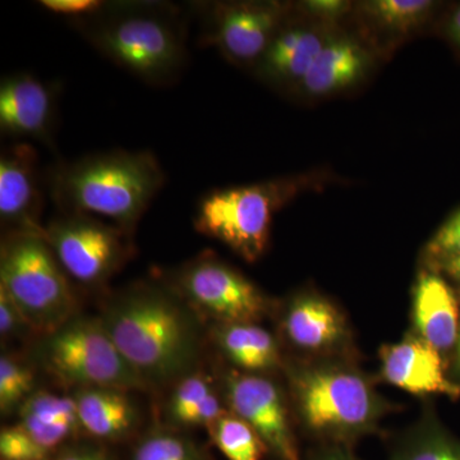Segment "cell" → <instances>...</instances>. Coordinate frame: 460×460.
I'll return each mask as SVG.
<instances>
[{"mask_svg": "<svg viewBox=\"0 0 460 460\" xmlns=\"http://www.w3.org/2000/svg\"><path fill=\"white\" fill-rule=\"evenodd\" d=\"M100 319L148 389H168L199 368L202 321L160 278L136 281L105 296Z\"/></svg>", "mask_w": 460, "mask_h": 460, "instance_id": "obj_1", "label": "cell"}, {"mask_svg": "<svg viewBox=\"0 0 460 460\" xmlns=\"http://www.w3.org/2000/svg\"><path fill=\"white\" fill-rule=\"evenodd\" d=\"M357 359L287 358L283 377L296 431L314 445L353 447L362 438L386 435L381 423L402 410L377 390L376 375Z\"/></svg>", "mask_w": 460, "mask_h": 460, "instance_id": "obj_2", "label": "cell"}, {"mask_svg": "<svg viewBox=\"0 0 460 460\" xmlns=\"http://www.w3.org/2000/svg\"><path fill=\"white\" fill-rule=\"evenodd\" d=\"M45 181L59 213L91 215L133 234L165 172L151 151L111 150L57 163Z\"/></svg>", "mask_w": 460, "mask_h": 460, "instance_id": "obj_3", "label": "cell"}, {"mask_svg": "<svg viewBox=\"0 0 460 460\" xmlns=\"http://www.w3.org/2000/svg\"><path fill=\"white\" fill-rule=\"evenodd\" d=\"M69 23L102 57L151 86L174 84L189 62L186 22L171 3L107 2Z\"/></svg>", "mask_w": 460, "mask_h": 460, "instance_id": "obj_4", "label": "cell"}, {"mask_svg": "<svg viewBox=\"0 0 460 460\" xmlns=\"http://www.w3.org/2000/svg\"><path fill=\"white\" fill-rule=\"evenodd\" d=\"M332 180L334 175L310 172L214 190L199 199L193 224L243 261L255 263L270 243L275 214L298 196L325 189Z\"/></svg>", "mask_w": 460, "mask_h": 460, "instance_id": "obj_5", "label": "cell"}, {"mask_svg": "<svg viewBox=\"0 0 460 460\" xmlns=\"http://www.w3.org/2000/svg\"><path fill=\"white\" fill-rule=\"evenodd\" d=\"M29 356L39 370L74 390L113 387L150 392L124 359L100 316L75 314L56 332L36 339Z\"/></svg>", "mask_w": 460, "mask_h": 460, "instance_id": "obj_6", "label": "cell"}, {"mask_svg": "<svg viewBox=\"0 0 460 460\" xmlns=\"http://www.w3.org/2000/svg\"><path fill=\"white\" fill-rule=\"evenodd\" d=\"M0 289L22 311L39 338L56 332L78 313L75 283L44 234H3Z\"/></svg>", "mask_w": 460, "mask_h": 460, "instance_id": "obj_7", "label": "cell"}, {"mask_svg": "<svg viewBox=\"0 0 460 460\" xmlns=\"http://www.w3.org/2000/svg\"><path fill=\"white\" fill-rule=\"evenodd\" d=\"M202 323H261L271 317L277 299L243 272L205 251L183 265L157 275Z\"/></svg>", "mask_w": 460, "mask_h": 460, "instance_id": "obj_8", "label": "cell"}, {"mask_svg": "<svg viewBox=\"0 0 460 460\" xmlns=\"http://www.w3.org/2000/svg\"><path fill=\"white\" fill-rule=\"evenodd\" d=\"M275 335L287 358L357 359L362 356L347 314L325 293L304 287L275 302Z\"/></svg>", "mask_w": 460, "mask_h": 460, "instance_id": "obj_9", "label": "cell"}, {"mask_svg": "<svg viewBox=\"0 0 460 460\" xmlns=\"http://www.w3.org/2000/svg\"><path fill=\"white\" fill-rule=\"evenodd\" d=\"M44 238L69 279L86 289L107 286L135 252L132 234L91 215L59 213Z\"/></svg>", "mask_w": 460, "mask_h": 460, "instance_id": "obj_10", "label": "cell"}, {"mask_svg": "<svg viewBox=\"0 0 460 460\" xmlns=\"http://www.w3.org/2000/svg\"><path fill=\"white\" fill-rule=\"evenodd\" d=\"M196 8L202 20L201 44L251 71L293 14V3L275 0L199 3Z\"/></svg>", "mask_w": 460, "mask_h": 460, "instance_id": "obj_11", "label": "cell"}, {"mask_svg": "<svg viewBox=\"0 0 460 460\" xmlns=\"http://www.w3.org/2000/svg\"><path fill=\"white\" fill-rule=\"evenodd\" d=\"M219 380L229 411L255 429L272 459L304 460L283 377L226 367Z\"/></svg>", "mask_w": 460, "mask_h": 460, "instance_id": "obj_12", "label": "cell"}, {"mask_svg": "<svg viewBox=\"0 0 460 460\" xmlns=\"http://www.w3.org/2000/svg\"><path fill=\"white\" fill-rule=\"evenodd\" d=\"M47 181L39 168V155L30 142L3 147L0 155V223L3 234H44L41 224Z\"/></svg>", "mask_w": 460, "mask_h": 460, "instance_id": "obj_13", "label": "cell"}, {"mask_svg": "<svg viewBox=\"0 0 460 460\" xmlns=\"http://www.w3.org/2000/svg\"><path fill=\"white\" fill-rule=\"evenodd\" d=\"M344 26L326 25L298 16L284 23L252 69L261 83L293 95L326 42Z\"/></svg>", "mask_w": 460, "mask_h": 460, "instance_id": "obj_14", "label": "cell"}, {"mask_svg": "<svg viewBox=\"0 0 460 460\" xmlns=\"http://www.w3.org/2000/svg\"><path fill=\"white\" fill-rule=\"evenodd\" d=\"M441 3L434 0H365L354 3L353 32L378 59L385 60L435 22Z\"/></svg>", "mask_w": 460, "mask_h": 460, "instance_id": "obj_15", "label": "cell"}, {"mask_svg": "<svg viewBox=\"0 0 460 460\" xmlns=\"http://www.w3.org/2000/svg\"><path fill=\"white\" fill-rule=\"evenodd\" d=\"M376 377L378 383L423 401L434 395L460 398V387L450 380L447 359L410 330L396 343L381 345Z\"/></svg>", "mask_w": 460, "mask_h": 460, "instance_id": "obj_16", "label": "cell"}, {"mask_svg": "<svg viewBox=\"0 0 460 460\" xmlns=\"http://www.w3.org/2000/svg\"><path fill=\"white\" fill-rule=\"evenodd\" d=\"M377 60L356 33L341 27L321 49L293 95L326 99L356 89L371 75Z\"/></svg>", "mask_w": 460, "mask_h": 460, "instance_id": "obj_17", "label": "cell"}, {"mask_svg": "<svg viewBox=\"0 0 460 460\" xmlns=\"http://www.w3.org/2000/svg\"><path fill=\"white\" fill-rule=\"evenodd\" d=\"M56 90L30 74L3 78L0 84V131L17 141L33 140L54 147Z\"/></svg>", "mask_w": 460, "mask_h": 460, "instance_id": "obj_18", "label": "cell"}, {"mask_svg": "<svg viewBox=\"0 0 460 460\" xmlns=\"http://www.w3.org/2000/svg\"><path fill=\"white\" fill-rule=\"evenodd\" d=\"M460 329V302L447 278L420 266L411 290L410 332L449 362Z\"/></svg>", "mask_w": 460, "mask_h": 460, "instance_id": "obj_19", "label": "cell"}, {"mask_svg": "<svg viewBox=\"0 0 460 460\" xmlns=\"http://www.w3.org/2000/svg\"><path fill=\"white\" fill-rule=\"evenodd\" d=\"M208 339L226 367L247 374H283L286 354L279 339L261 323H215Z\"/></svg>", "mask_w": 460, "mask_h": 460, "instance_id": "obj_20", "label": "cell"}, {"mask_svg": "<svg viewBox=\"0 0 460 460\" xmlns=\"http://www.w3.org/2000/svg\"><path fill=\"white\" fill-rule=\"evenodd\" d=\"M129 393L113 387L74 390L72 395L84 438L109 447L135 440L141 426V413Z\"/></svg>", "mask_w": 460, "mask_h": 460, "instance_id": "obj_21", "label": "cell"}, {"mask_svg": "<svg viewBox=\"0 0 460 460\" xmlns=\"http://www.w3.org/2000/svg\"><path fill=\"white\" fill-rule=\"evenodd\" d=\"M164 404L165 425L190 431L208 429L228 413L219 376L196 368L168 387Z\"/></svg>", "mask_w": 460, "mask_h": 460, "instance_id": "obj_22", "label": "cell"}, {"mask_svg": "<svg viewBox=\"0 0 460 460\" xmlns=\"http://www.w3.org/2000/svg\"><path fill=\"white\" fill-rule=\"evenodd\" d=\"M16 416L17 425L54 454L66 444L84 438L74 395L39 389L27 399Z\"/></svg>", "mask_w": 460, "mask_h": 460, "instance_id": "obj_23", "label": "cell"}, {"mask_svg": "<svg viewBox=\"0 0 460 460\" xmlns=\"http://www.w3.org/2000/svg\"><path fill=\"white\" fill-rule=\"evenodd\" d=\"M385 438L389 460H460V441L441 425L429 401L416 422Z\"/></svg>", "mask_w": 460, "mask_h": 460, "instance_id": "obj_24", "label": "cell"}, {"mask_svg": "<svg viewBox=\"0 0 460 460\" xmlns=\"http://www.w3.org/2000/svg\"><path fill=\"white\" fill-rule=\"evenodd\" d=\"M127 460H215L206 445L189 431L165 423L154 426L133 440Z\"/></svg>", "mask_w": 460, "mask_h": 460, "instance_id": "obj_25", "label": "cell"}, {"mask_svg": "<svg viewBox=\"0 0 460 460\" xmlns=\"http://www.w3.org/2000/svg\"><path fill=\"white\" fill-rule=\"evenodd\" d=\"M39 368L29 354L2 353L0 357V413L3 417L17 414L20 408L38 392Z\"/></svg>", "mask_w": 460, "mask_h": 460, "instance_id": "obj_26", "label": "cell"}, {"mask_svg": "<svg viewBox=\"0 0 460 460\" xmlns=\"http://www.w3.org/2000/svg\"><path fill=\"white\" fill-rule=\"evenodd\" d=\"M211 443L228 460H263L268 447L255 429L232 411L224 414L208 429Z\"/></svg>", "mask_w": 460, "mask_h": 460, "instance_id": "obj_27", "label": "cell"}, {"mask_svg": "<svg viewBox=\"0 0 460 460\" xmlns=\"http://www.w3.org/2000/svg\"><path fill=\"white\" fill-rule=\"evenodd\" d=\"M454 259H460V208L429 239L420 252V266H434Z\"/></svg>", "mask_w": 460, "mask_h": 460, "instance_id": "obj_28", "label": "cell"}, {"mask_svg": "<svg viewBox=\"0 0 460 460\" xmlns=\"http://www.w3.org/2000/svg\"><path fill=\"white\" fill-rule=\"evenodd\" d=\"M57 454L42 447L20 426H7L0 432V459L54 460Z\"/></svg>", "mask_w": 460, "mask_h": 460, "instance_id": "obj_29", "label": "cell"}, {"mask_svg": "<svg viewBox=\"0 0 460 460\" xmlns=\"http://www.w3.org/2000/svg\"><path fill=\"white\" fill-rule=\"evenodd\" d=\"M0 337L3 344L17 341L31 345L36 339H39L25 314L12 301L11 296L2 289H0Z\"/></svg>", "mask_w": 460, "mask_h": 460, "instance_id": "obj_30", "label": "cell"}, {"mask_svg": "<svg viewBox=\"0 0 460 460\" xmlns=\"http://www.w3.org/2000/svg\"><path fill=\"white\" fill-rule=\"evenodd\" d=\"M354 3L350 0H304L293 3L295 13L326 25L344 26L352 17Z\"/></svg>", "mask_w": 460, "mask_h": 460, "instance_id": "obj_31", "label": "cell"}, {"mask_svg": "<svg viewBox=\"0 0 460 460\" xmlns=\"http://www.w3.org/2000/svg\"><path fill=\"white\" fill-rule=\"evenodd\" d=\"M54 460H117L109 445L81 438L63 447Z\"/></svg>", "mask_w": 460, "mask_h": 460, "instance_id": "obj_32", "label": "cell"}, {"mask_svg": "<svg viewBox=\"0 0 460 460\" xmlns=\"http://www.w3.org/2000/svg\"><path fill=\"white\" fill-rule=\"evenodd\" d=\"M105 3L102 0H41L39 4L50 13L68 18L71 22L98 13Z\"/></svg>", "mask_w": 460, "mask_h": 460, "instance_id": "obj_33", "label": "cell"}, {"mask_svg": "<svg viewBox=\"0 0 460 460\" xmlns=\"http://www.w3.org/2000/svg\"><path fill=\"white\" fill-rule=\"evenodd\" d=\"M304 460H362L353 452V447L344 445H314Z\"/></svg>", "mask_w": 460, "mask_h": 460, "instance_id": "obj_34", "label": "cell"}, {"mask_svg": "<svg viewBox=\"0 0 460 460\" xmlns=\"http://www.w3.org/2000/svg\"><path fill=\"white\" fill-rule=\"evenodd\" d=\"M444 32L450 44L460 53V3L445 18Z\"/></svg>", "mask_w": 460, "mask_h": 460, "instance_id": "obj_35", "label": "cell"}, {"mask_svg": "<svg viewBox=\"0 0 460 460\" xmlns=\"http://www.w3.org/2000/svg\"><path fill=\"white\" fill-rule=\"evenodd\" d=\"M423 268L440 272L450 283L460 287V259L449 260V261L438 263L434 266H423Z\"/></svg>", "mask_w": 460, "mask_h": 460, "instance_id": "obj_36", "label": "cell"}, {"mask_svg": "<svg viewBox=\"0 0 460 460\" xmlns=\"http://www.w3.org/2000/svg\"><path fill=\"white\" fill-rule=\"evenodd\" d=\"M447 372H449L450 380L460 387V329L456 348H454L452 357L447 362Z\"/></svg>", "mask_w": 460, "mask_h": 460, "instance_id": "obj_37", "label": "cell"}]
</instances>
